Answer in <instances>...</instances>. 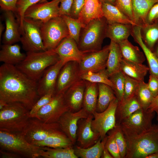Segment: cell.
<instances>
[{
  "instance_id": "1",
  "label": "cell",
  "mask_w": 158,
  "mask_h": 158,
  "mask_svg": "<svg viewBox=\"0 0 158 158\" xmlns=\"http://www.w3.org/2000/svg\"><path fill=\"white\" fill-rule=\"evenodd\" d=\"M40 98L37 81L15 66L4 63L0 67V100L8 103L19 102L30 110Z\"/></svg>"
},
{
  "instance_id": "2",
  "label": "cell",
  "mask_w": 158,
  "mask_h": 158,
  "mask_svg": "<svg viewBox=\"0 0 158 158\" xmlns=\"http://www.w3.org/2000/svg\"><path fill=\"white\" fill-rule=\"evenodd\" d=\"M127 144L125 158H146L158 152V126L138 134H124Z\"/></svg>"
},
{
  "instance_id": "3",
  "label": "cell",
  "mask_w": 158,
  "mask_h": 158,
  "mask_svg": "<svg viewBox=\"0 0 158 158\" xmlns=\"http://www.w3.org/2000/svg\"><path fill=\"white\" fill-rule=\"evenodd\" d=\"M59 60L53 50L27 52L24 60L15 66L29 78L37 81L47 68Z\"/></svg>"
},
{
  "instance_id": "4",
  "label": "cell",
  "mask_w": 158,
  "mask_h": 158,
  "mask_svg": "<svg viewBox=\"0 0 158 158\" xmlns=\"http://www.w3.org/2000/svg\"><path fill=\"white\" fill-rule=\"evenodd\" d=\"M30 111L21 103H8L0 110V130L21 133L29 123Z\"/></svg>"
},
{
  "instance_id": "5",
  "label": "cell",
  "mask_w": 158,
  "mask_h": 158,
  "mask_svg": "<svg viewBox=\"0 0 158 158\" xmlns=\"http://www.w3.org/2000/svg\"><path fill=\"white\" fill-rule=\"evenodd\" d=\"M108 23L103 17L90 21L83 29L80 35L78 47L85 53L96 51L102 49Z\"/></svg>"
},
{
  "instance_id": "6",
  "label": "cell",
  "mask_w": 158,
  "mask_h": 158,
  "mask_svg": "<svg viewBox=\"0 0 158 158\" xmlns=\"http://www.w3.org/2000/svg\"><path fill=\"white\" fill-rule=\"evenodd\" d=\"M0 150L14 152L22 157H40L41 147L27 142L20 133L0 130Z\"/></svg>"
},
{
  "instance_id": "7",
  "label": "cell",
  "mask_w": 158,
  "mask_h": 158,
  "mask_svg": "<svg viewBox=\"0 0 158 158\" xmlns=\"http://www.w3.org/2000/svg\"><path fill=\"white\" fill-rule=\"evenodd\" d=\"M41 29L44 45L46 50L54 49L63 39L69 36L67 25L61 16L42 23Z\"/></svg>"
},
{
  "instance_id": "8",
  "label": "cell",
  "mask_w": 158,
  "mask_h": 158,
  "mask_svg": "<svg viewBox=\"0 0 158 158\" xmlns=\"http://www.w3.org/2000/svg\"><path fill=\"white\" fill-rule=\"evenodd\" d=\"M42 22L24 18L20 41L23 49L27 52L46 50L44 46L41 32Z\"/></svg>"
},
{
  "instance_id": "9",
  "label": "cell",
  "mask_w": 158,
  "mask_h": 158,
  "mask_svg": "<svg viewBox=\"0 0 158 158\" xmlns=\"http://www.w3.org/2000/svg\"><path fill=\"white\" fill-rule=\"evenodd\" d=\"M155 113L142 108L122 121L119 125L124 134L139 133L152 127Z\"/></svg>"
},
{
  "instance_id": "10",
  "label": "cell",
  "mask_w": 158,
  "mask_h": 158,
  "mask_svg": "<svg viewBox=\"0 0 158 158\" xmlns=\"http://www.w3.org/2000/svg\"><path fill=\"white\" fill-rule=\"evenodd\" d=\"M64 95L55 94L51 100L39 110L33 118L46 123L58 122L65 113L70 111L65 102Z\"/></svg>"
},
{
  "instance_id": "11",
  "label": "cell",
  "mask_w": 158,
  "mask_h": 158,
  "mask_svg": "<svg viewBox=\"0 0 158 158\" xmlns=\"http://www.w3.org/2000/svg\"><path fill=\"white\" fill-rule=\"evenodd\" d=\"M118 102L116 98L103 111L99 112L96 111L92 114L93 118L91 122V127L94 131L99 134L102 140L106 136L109 131L116 126V112Z\"/></svg>"
},
{
  "instance_id": "12",
  "label": "cell",
  "mask_w": 158,
  "mask_h": 158,
  "mask_svg": "<svg viewBox=\"0 0 158 158\" xmlns=\"http://www.w3.org/2000/svg\"><path fill=\"white\" fill-rule=\"evenodd\" d=\"M61 130L58 122L46 123L35 118H31L27 126L20 133L25 140L31 144L43 140L50 135Z\"/></svg>"
},
{
  "instance_id": "13",
  "label": "cell",
  "mask_w": 158,
  "mask_h": 158,
  "mask_svg": "<svg viewBox=\"0 0 158 158\" xmlns=\"http://www.w3.org/2000/svg\"><path fill=\"white\" fill-rule=\"evenodd\" d=\"M61 0H52L39 2L29 7L26 11L24 18L44 23L59 15Z\"/></svg>"
},
{
  "instance_id": "14",
  "label": "cell",
  "mask_w": 158,
  "mask_h": 158,
  "mask_svg": "<svg viewBox=\"0 0 158 158\" xmlns=\"http://www.w3.org/2000/svg\"><path fill=\"white\" fill-rule=\"evenodd\" d=\"M81 79L78 63L70 61L66 63L59 73L55 89V94L64 93L71 86Z\"/></svg>"
},
{
  "instance_id": "15",
  "label": "cell",
  "mask_w": 158,
  "mask_h": 158,
  "mask_svg": "<svg viewBox=\"0 0 158 158\" xmlns=\"http://www.w3.org/2000/svg\"><path fill=\"white\" fill-rule=\"evenodd\" d=\"M109 52L108 45L100 50L86 53L78 63L80 73L88 71L97 72L106 69Z\"/></svg>"
},
{
  "instance_id": "16",
  "label": "cell",
  "mask_w": 158,
  "mask_h": 158,
  "mask_svg": "<svg viewBox=\"0 0 158 158\" xmlns=\"http://www.w3.org/2000/svg\"><path fill=\"white\" fill-rule=\"evenodd\" d=\"M90 114L83 107L76 111H67L58 121V122L61 130L74 145L76 141V133L79 120L87 118Z\"/></svg>"
},
{
  "instance_id": "17",
  "label": "cell",
  "mask_w": 158,
  "mask_h": 158,
  "mask_svg": "<svg viewBox=\"0 0 158 158\" xmlns=\"http://www.w3.org/2000/svg\"><path fill=\"white\" fill-rule=\"evenodd\" d=\"M53 50L65 63L70 61L79 63L86 54L80 50L75 41L70 36L63 39Z\"/></svg>"
},
{
  "instance_id": "18",
  "label": "cell",
  "mask_w": 158,
  "mask_h": 158,
  "mask_svg": "<svg viewBox=\"0 0 158 158\" xmlns=\"http://www.w3.org/2000/svg\"><path fill=\"white\" fill-rule=\"evenodd\" d=\"M65 63L60 59L45 71L37 81V91L40 97L49 92H55L59 73Z\"/></svg>"
},
{
  "instance_id": "19",
  "label": "cell",
  "mask_w": 158,
  "mask_h": 158,
  "mask_svg": "<svg viewBox=\"0 0 158 158\" xmlns=\"http://www.w3.org/2000/svg\"><path fill=\"white\" fill-rule=\"evenodd\" d=\"M93 116L90 114L85 118L80 120L78 123L76 133V141L78 145L83 148L90 147L95 144L100 138L99 134L94 131L91 127Z\"/></svg>"
},
{
  "instance_id": "20",
  "label": "cell",
  "mask_w": 158,
  "mask_h": 158,
  "mask_svg": "<svg viewBox=\"0 0 158 158\" xmlns=\"http://www.w3.org/2000/svg\"><path fill=\"white\" fill-rule=\"evenodd\" d=\"M80 80L71 86L64 93L65 102L70 111H77L82 108L86 83Z\"/></svg>"
},
{
  "instance_id": "21",
  "label": "cell",
  "mask_w": 158,
  "mask_h": 158,
  "mask_svg": "<svg viewBox=\"0 0 158 158\" xmlns=\"http://www.w3.org/2000/svg\"><path fill=\"white\" fill-rule=\"evenodd\" d=\"M103 17L102 3L100 0H85L78 19L83 28L91 21Z\"/></svg>"
},
{
  "instance_id": "22",
  "label": "cell",
  "mask_w": 158,
  "mask_h": 158,
  "mask_svg": "<svg viewBox=\"0 0 158 158\" xmlns=\"http://www.w3.org/2000/svg\"><path fill=\"white\" fill-rule=\"evenodd\" d=\"M5 30L3 37L4 44H12L20 41L21 33L19 25L15 19L13 12L5 11Z\"/></svg>"
},
{
  "instance_id": "23",
  "label": "cell",
  "mask_w": 158,
  "mask_h": 158,
  "mask_svg": "<svg viewBox=\"0 0 158 158\" xmlns=\"http://www.w3.org/2000/svg\"><path fill=\"white\" fill-rule=\"evenodd\" d=\"M140 30V27L133 25L130 35L134 41L139 45L142 50L148 62L150 74L158 78V59L153 52L144 43L141 37Z\"/></svg>"
},
{
  "instance_id": "24",
  "label": "cell",
  "mask_w": 158,
  "mask_h": 158,
  "mask_svg": "<svg viewBox=\"0 0 158 158\" xmlns=\"http://www.w3.org/2000/svg\"><path fill=\"white\" fill-rule=\"evenodd\" d=\"M133 22L141 27L146 24V18L150 8L158 0H131Z\"/></svg>"
},
{
  "instance_id": "25",
  "label": "cell",
  "mask_w": 158,
  "mask_h": 158,
  "mask_svg": "<svg viewBox=\"0 0 158 158\" xmlns=\"http://www.w3.org/2000/svg\"><path fill=\"white\" fill-rule=\"evenodd\" d=\"M18 44H4L0 51V61L5 64L16 66L23 61L26 54L21 51Z\"/></svg>"
},
{
  "instance_id": "26",
  "label": "cell",
  "mask_w": 158,
  "mask_h": 158,
  "mask_svg": "<svg viewBox=\"0 0 158 158\" xmlns=\"http://www.w3.org/2000/svg\"><path fill=\"white\" fill-rule=\"evenodd\" d=\"M31 144L40 147L53 148L68 147L74 145L61 130L50 135L43 140L34 142Z\"/></svg>"
},
{
  "instance_id": "27",
  "label": "cell",
  "mask_w": 158,
  "mask_h": 158,
  "mask_svg": "<svg viewBox=\"0 0 158 158\" xmlns=\"http://www.w3.org/2000/svg\"><path fill=\"white\" fill-rule=\"evenodd\" d=\"M120 71L125 75L139 81H144L149 71L148 67L143 64L137 63L123 59Z\"/></svg>"
},
{
  "instance_id": "28",
  "label": "cell",
  "mask_w": 158,
  "mask_h": 158,
  "mask_svg": "<svg viewBox=\"0 0 158 158\" xmlns=\"http://www.w3.org/2000/svg\"><path fill=\"white\" fill-rule=\"evenodd\" d=\"M133 25L120 23L108 24L106 29V37L111 41L118 43L128 39Z\"/></svg>"
},
{
  "instance_id": "29",
  "label": "cell",
  "mask_w": 158,
  "mask_h": 158,
  "mask_svg": "<svg viewBox=\"0 0 158 158\" xmlns=\"http://www.w3.org/2000/svg\"><path fill=\"white\" fill-rule=\"evenodd\" d=\"M141 108L135 96L126 100L118 102L116 112V124L119 125L122 121Z\"/></svg>"
},
{
  "instance_id": "30",
  "label": "cell",
  "mask_w": 158,
  "mask_h": 158,
  "mask_svg": "<svg viewBox=\"0 0 158 158\" xmlns=\"http://www.w3.org/2000/svg\"><path fill=\"white\" fill-rule=\"evenodd\" d=\"M123 58L128 61L143 64L145 60L143 52L139 48L132 44L127 39L118 43Z\"/></svg>"
},
{
  "instance_id": "31",
  "label": "cell",
  "mask_w": 158,
  "mask_h": 158,
  "mask_svg": "<svg viewBox=\"0 0 158 158\" xmlns=\"http://www.w3.org/2000/svg\"><path fill=\"white\" fill-rule=\"evenodd\" d=\"M103 17L108 24L117 23L135 25V23L116 6L109 4H102Z\"/></svg>"
},
{
  "instance_id": "32",
  "label": "cell",
  "mask_w": 158,
  "mask_h": 158,
  "mask_svg": "<svg viewBox=\"0 0 158 158\" xmlns=\"http://www.w3.org/2000/svg\"><path fill=\"white\" fill-rule=\"evenodd\" d=\"M106 69L109 75L120 71L121 63L123 59L118 44L111 41Z\"/></svg>"
},
{
  "instance_id": "33",
  "label": "cell",
  "mask_w": 158,
  "mask_h": 158,
  "mask_svg": "<svg viewBox=\"0 0 158 158\" xmlns=\"http://www.w3.org/2000/svg\"><path fill=\"white\" fill-rule=\"evenodd\" d=\"M98 97V83L87 82L84 92L83 107L89 113L96 111Z\"/></svg>"
},
{
  "instance_id": "34",
  "label": "cell",
  "mask_w": 158,
  "mask_h": 158,
  "mask_svg": "<svg viewBox=\"0 0 158 158\" xmlns=\"http://www.w3.org/2000/svg\"><path fill=\"white\" fill-rule=\"evenodd\" d=\"M98 85V97L96 111L100 112L106 109L116 97L113 89L109 85L99 83Z\"/></svg>"
},
{
  "instance_id": "35",
  "label": "cell",
  "mask_w": 158,
  "mask_h": 158,
  "mask_svg": "<svg viewBox=\"0 0 158 158\" xmlns=\"http://www.w3.org/2000/svg\"><path fill=\"white\" fill-rule=\"evenodd\" d=\"M142 39L145 45L152 51L158 41V20L151 24H146L140 27Z\"/></svg>"
},
{
  "instance_id": "36",
  "label": "cell",
  "mask_w": 158,
  "mask_h": 158,
  "mask_svg": "<svg viewBox=\"0 0 158 158\" xmlns=\"http://www.w3.org/2000/svg\"><path fill=\"white\" fill-rule=\"evenodd\" d=\"M107 139V136L102 140L100 138L95 144L87 148L76 145L74 148L75 153L78 158H101Z\"/></svg>"
},
{
  "instance_id": "37",
  "label": "cell",
  "mask_w": 158,
  "mask_h": 158,
  "mask_svg": "<svg viewBox=\"0 0 158 158\" xmlns=\"http://www.w3.org/2000/svg\"><path fill=\"white\" fill-rule=\"evenodd\" d=\"M39 154L40 157L44 158H78L73 147L57 148L41 147Z\"/></svg>"
},
{
  "instance_id": "38",
  "label": "cell",
  "mask_w": 158,
  "mask_h": 158,
  "mask_svg": "<svg viewBox=\"0 0 158 158\" xmlns=\"http://www.w3.org/2000/svg\"><path fill=\"white\" fill-rule=\"evenodd\" d=\"M81 79L87 82L107 85L111 88L113 84L109 79V76L106 68L97 72L88 71L80 73Z\"/></svg>"
},
{
  "instance_id": "39",
  "label": "cell",
  "mask_w": 158,
  "mask_h": 158,
  "mask_svg": "<svg viewBox=\"0 0 158 158\" xmlns=\"http://www.w3.org/2000/svg\"><path fill=\"white\" fill-rule=\"evenodd\" d=\"M135 96L142 108L146 110L151 105L154 98L149 89L147 83L144 81H139Z\"/></svg>"
},
{
  "instance_id": "40",
  "label": "cell",
  "mask_w": 158,
  "mask_h": 158,
  "mask_svg": "<svg viewBox=\"0 0 158 158\" xmlns=\"http://www.w3.org/2000/svg\"><path fill=\"white\" fill-rule=\"evenodd\" d=\"M113 84L112 88L119 102L123 100L125 81V75L120 71L109 76Z\"/></svg>"
},
{
  "instance_id": "41",
  "label": "cell",
  "mask_w": 158,
  "mask_h": 158,
  "mask_svg": "<svg viewBox=\"0 0 158 158\" xmlns=\"http://www.w3.org/2000/svg\"><path fill=\"white\" fill-rule=\"evenodd\" d=\"M65 21L68 28L69 36L75 41L77 44L79 42L82 24L78 19L73 18L70 16H61Z\"/></svg>"
},
{
  "instance_id": "42",
  "label": "cell",
  "mask_w": 158,
  "mask_h": 158,
  "mask_svg": "<svg viewBox=\"0 0 158 158\" xmlns=\"http://www.w3.org/2000/svg\"><path fill=\"white\" fill-rule=\"evenodd\" d=\"M112 130L118 148L121 158H125L127 152V144L122 129L119 125L116 124Z\"/></svg>"
},
{
  "instance_id": "43",
  "label": "cell",
  "mask_w": 158,
  "mask_h": 158,
  "mask_svg": "<svg viewBox=\"0 0 158 158\" xmlns=\"http://www.w3.org/2000/svg\"><path fill=\"white\" fill-rule=\"evenodd\" d=\"M42 0H18L16 5V12L21 32L23 28L24 15L26 10L30 6L39 2Z\"/></svg>"
},
{
  "instance_id": "44",
  "label": "cell",
  "mask_w": 158,
  "mask_h": 158,
  "mask_svg": "<svg viewBox=\"0 0 158 158\" xmlns=\"http://www.w3.org/2000/svg\"><path fill=\"white\" fill-rule=\"evenodd\" d=\"M139 82V81L125 75L123 97L121 102L135 96Z\"/></svg>"
},
{
  "instance_id": "45",
  "label": "cell",
  "mask_w": 158,
  "mask_h": 158,
  "mask_svg": "<svg viewBox=\"0 0 158 158\" xmlns=\"http://www.w3.org/2000/svg\"><path fill=\"white\" fill-rule=\"evenodd\" d=\"M55 94L54 92H50L40 97L30 111V118H33L39 110L49 103Z\"/></svg>"
},
{
  "instance_id": "46",
  "label": "cell",
  "mask_w": 158,
  "mask_h": 158,
  "mask_svg": "<svg viewBox=\"0 0 158 158\" xmlns=\"http://www.w3.org/2000/svg\"><path fill=\"white\" fill-rule=\"evenodd\" d=\"M108 132L109 133L107 136L105 146L113 158H121L118 148L112 129Z\"/></svg>"
},
{
  "instance_id": "47",
  "label": "cell",
  "mask_w": 158,
  "mask_h": 158,
  "mask_svg": "<svg viewBox=\"0 0 158 158\" xmlns=\"http://www.w3.org/2000/svg\"><path fill=\"white\" fill-rule=\"evenodd\" d=\"M115 6L133 22L131 0H115Z\"/></svg>"
},
{
  "instance_id": "48",
  "label": "cell",
  "mask_w": 158,
  "mask_h": 158,
  "mask_svg": "<svg viewBox=\"0 0 158 158\" xmlns=\"http://www.w3.org/2000/svg\"><path fill=\"white\" fill-rule=\"evenodd\" d=\"M85 0H73L70 16L71 17L78 19L84 5Z\"/></svg>"
},
{
  "instance_id": "49",
  "label": "cell",
  "mask_w": 158,
  "mask_h": 158,
  "mask_svg": "<svg viewBox=\"0 0 158 158\" xmlns=\"http://www.w3.org/2000/svg\"><path fill=\"white\" fill-rule=\"evenodd\" d=\"M73 0H61L59 5V15L70 16Z\"/></svg>"
},
{
  "instance_id": "50",
  "label": "cell",
  "mask_w": 158,
  "mask_h": 158,
  "mask_svg": "<svg viewBox=\"0 0 158 158\" xmlns=\"http://www.w3.org/2000/svg\"><path fill=\"white\" fill-rule=\"evenodd\" d=\"M147 85L149 89L155 97L158 94V78L150 74Z\"/></svg>"
},
{
  "instance_id": "51",
  "label": "cell",
  "mask_w": 158,
  "mask_h": 158,
  "mask_svg": "<svg viewBox=\"0 0 158 158\" xmlns=\"http://www.w3.org/2000/svg\"><path fill=\"white\" fill-rule=\"evenodd\" d=\"M18 0H0L1 8L5 11L16 10V5Z\"/></svg>"
},
{
  "instance_id": "52",
  "label": "cell",
  "mask_w": 158,
  "mask_h": 158,
  "mask_svg": "<svg viewBox=\"0 0 158 158\" xmlns=\"http://www.w3.org/2000/svg\"><path fill=\"white\" fill-rule=\"evenodd\" d=\"M158 12V2L155 4L149 11L146 18V24H151L154 21L155 17Z\"/></svg>"
},
{
  "instance_id": "53",
  "label": "cell",
  "mask_w": 158,
  "mask_h": 158,
  "mask_svg": "<svg viewBox=\"0 0 158 158\" xmlns=\"http://www.w3.org/2000/svg\"><path fill=\"white\" fill-rule=\"evenodd\" d=\"M0 157L1 158H20L22 157L19 155L11 152L0 150Z\"/></svg>"
},
{
  "instance_id": "54",
  "label": "cell",
  "mask_w": 158,
  "mask_h": 158,
  "mask_svg": "<svg viewBox=\"0 0 158 158\" xmlns=\"http://www.w3.org/2000/svg\"><path fill=\"white\" fill-rule=\"evenodd\" d=\"M151 112H155L158 115V94L155 97L147 109Z\"/></svg>"
},
{
  "instance_id": "55",
  "label": "cell",
  "mask_w": 158,
  "mask_h": 158,
  "mask_svg": "<svg viewBox=\"0 0 158 158\" xmlns=\"http://www.w3.org/2000/svg\"><path fill=\"white\" fill-rule=\"evenodd\" d=\"M101 158H113L108 150L105 146L104 147L102 153Z\"/></svg>"
},
{
  "instance_id": "56",
  "label": "cell",
  "mask_w": 158,
  "mask_h": 158,
  "mask_svg": "<svg viewBox=\"0 0 158 158\" xmlns=\"http://www.w3.org/2000/svg\"><path fill=\"white\" fill-rule=\"evenodd\" d=\"M102 4H109L114 5H115V0H100Z\"/></svg>"
},
{
  "instance_id": "57",
  "label": "cell",
  "mask_w": 158,
  "mask_h": 158,
  "mask_svg": "<svg viewBox=\"0 0 158 158\" xmlns=\"http://www.w3.org/2000/svg\"><path fill=\"white\" fill-rule=\"evenodd\" d=\"M152 51L158 59V41L155 44Z\"/></svg>"
},
{
  "instance_id": "58",
  "label": "cell",
  "mask_w": 158,
  "mask_h": 158,
  "mask_svg": "<svg viewBox=\"0 0 158 158\" xmlns=\"http://www.w3.org/2000/svg\"><path fill=\"white\" fill-rule=\"evenodd\" d=\"M146 158H158V152L151 154L147 156Z\"/></svg>"
},
{
  "instance_id": "59",
  "label": "cell",
  "mask_w": 158,
  "mask_h": 158,
  "mask_svg": "<svg viewBox=\"0 0 158 158\" xmlns=\"http://www.w3.org/2000/svg\"><path fill=\"white\" fill-rule=\"evenodd\" d=\"M4 29V27L3 25L1 22L0 24V38H1V37L3 31Z\"/></svg>"
},
{
  "instance_id": "60",
  "label": "cell",
  "mask_w": 158,
  "mask_h": 158,
  "mask_svg": "<svg viewBox=\"0 0 158 158\" xmlns=\"http://www.w3.org/2000/svg\"><path fill=\"white\" fill-rule=\"evenodd\" d=\"M158 20V12L156 15L154 19V21L156 20Z\"/></svg>"
},
{
  "instance_id": "61",
  "label": "cell",
  "mask_w": 158,
  "mask_h": 158,
  "mask_svg": "<svg viewBox=\"0 0 158 158\" xmlns=\"http://www.w3.org/2000/svg\"><path fill=\"white\" fill-rule=\"evenodd\" d=\"M49 0H42V1H40L39 2H44V1H48Z\"/></svg>"
},
{
  "instance_id": "62",
  "label": "cell",
  "mask_w": 158,
  "mask_h": 158,
  "mask_svg": "<svg viewBox=\"0 0 158 158\" xmlns=\"http://www.w3.org/2000/svg\"><path fill=\"white\" fill-rule=\"evenodd\" d=\"M157 124L158 126V115H157Z\"/></svg>"
}]
</instances>
